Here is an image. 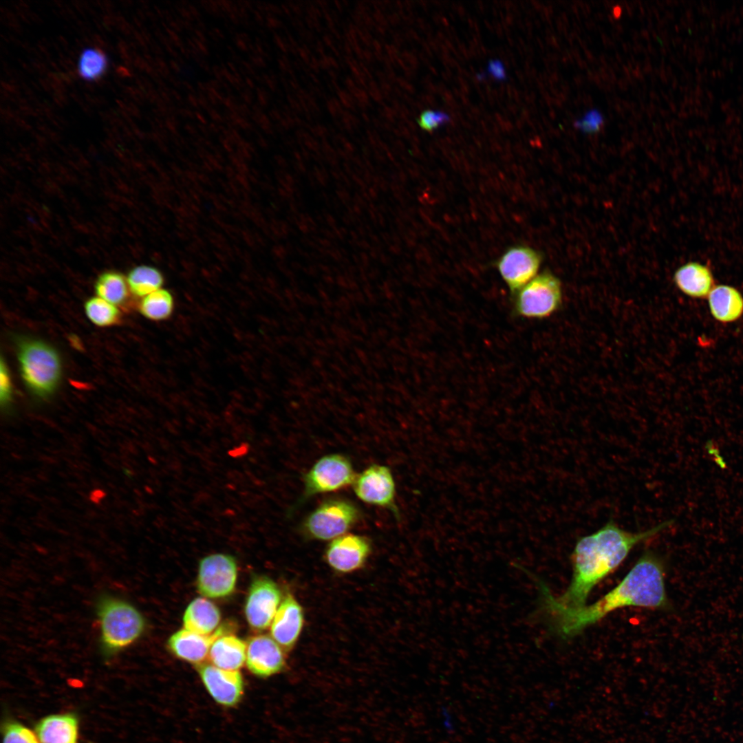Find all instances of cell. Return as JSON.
Instances as JSON below:
<instances>
[{"mask_svg": "<svg viewBox=\"0 0 743 743\" xmlns=\"http://www.w3.org/2000/svg\"><path fill=\"white\" fill-rule=\"evenodd\" d=\"M535 583L539 597L531 617H540L550 630L567 639L581 634L612 612L625 607L669 610L665 584V565L660 557L645 551L617 585L590 605L576 608L560 606L550 588L539 577L525 571Z\"/></svg>", "mask_w": 743, "mask_h": 743, "instance_id": "obj_1", "label": "cell"}, {"mask_svg": "<svg viewBox=\"0 0 743 743\" xmlns=\"http://www.w3.org/2000/svg\"><path fill=\"white\" fill-rule=\"evenodd\" d=\"M673 524L663 521L646 530L632 532L612 519L596 532L577 541L571 554L572 574L559 596L552 594L560 606L576 608L586 604L592 591L623 562L637 545L654 537Z\"/></svg>", "mask_w": 743, "mask_h": 743, "instance_id": "obj_2", "label": "cell"}, {"mask_svg": "<svg viewBox=\"0 0 743 743\" xmlns=\"http://www.w3.org/2000/svg\"><path fill=\"white\" fill-rule=\"evenodd\" d=\"M94 612L98 624L99 653L106 662L131 647L146 632L147 622L142 613L120 596L100 593L95 600Z\"/></svg>", "mask_w": 743, "mask_h": 743, "instance_id": "obj_3", "label": "cell"}, {"mask_svg": "<svg viewBox=\"0 0 743 743\" xmlns=\"http://www.w3.org/2000/svg\"><path fill=\"white\" fill-rule=\"evenodd\" d=\"M17 357L28 389L40 398L51 395L59 384L62 371L56 350L43 341L22 338L17 342Z\"/></svg>", "mask_w": 743, "mask_h": 743, "instance_id": "obj_4", "label": "cell"}, {"mask_svg": "<svg viewBox=\"0 0 743 743\" xmlns=\"http://www.w3.org/2000/svg\"><path fill=\"white\" fill-rule=\"evenodd\" d=\"M361 517L358 508L351 501L331 497L321 502L303 521L300 530L307 539L333 540L354 526Z\"/></svg>", "mask_w": 743, "mask_h": 743, "instance_id": "obj_5", "label": "cell"}, {"mask_svg": "<svg viewBox=\"0 0 743 743\" xmlns=\"http://www.w3.org/2000/svg\"><path fill=\"white\" fill-rule=\"evenodd\" d=\"M513 311L518 317L543 319L561 306L560 279L550 271H543L513 294Z\"/></svg>", "mask_w": 743, "mask_h": 743, "instance_id": "obj_6", "label": "cell"}, {"mask_svg": "<svg viewBox=\"0 0 743 743\" xmlns=\"http://www.w3.org/2000/svg\"><path fill=\"white\" fill-rule=\"evenodd\" d=\"M356 475L351 461L340 453H331L319 458L303 477V491L296 504L288 511H293L310 497L318 494L332 493L353 484Z\"/></svg>", "mask_w": 743, "mask_h": 743, "instance_id": "obj_7", "label": "cell"}, {"mask_svg": "<svg viewBox=\"0 0 743 743\" xmlns=\"http://www.w3.org/2000/svg\"><path fill=\"white\" fill-rule=\"evenodd\" d=\"M238 575L235 558L228 554L214 553L199 563L197 589L203 596L224 599L235 591Z\"/></svg>", "mask_w": 743, "mask_h": 743, "instance_id": "obj_8", "label": "cell"}, {"mask_svg": "<svg viewBox=\"0 0 743 743\" xmlns=\"http://www.w3.org/2000/svg\"><path fill=\"white\" fill-rule=\"evenodd\" d=\"M281 601V592L275 581L263 575L254 577L244 604L248 625L256 631L266 629L271 625Z\"/></svg>", "mask_w": 743, "mask_h": 743, "instance_id": "obj_9", "label": "cell"}, {"mask_svg": "<svg viewBox=\"0 0 743 743\" xmlns=\"http://www.w3.org/2000/svg\"><path fill=\"white\" fill-rule=\"evenodd\" d=\"M356 497L365 503L391 510L397 519L396 484L389 467L374 464L356 475L352 484Z\"/></svg>", "mask_w": 743, "mask_h": 743, "instance_id": "obj_10", "label": "cell"}, {"mask_svg": "<svg viewBox=\"0 0 743 743\" xmlns=\"http://www.w3.org/2000/svg\"><path fill=\"white\" fill-rule=\"evenodd\" d=\"M542 257L523 245L507 249L496 262L497 269L512 295L537 275Z\"/></svg>", "mask_w": 743, "mask_h": 743, "instance_id": "obj_11", "label": "cell"}, {"mask_svg": "<svg viewBox=\"0 0 743 743\" xmlns=\"http://www.w3.org/2000/svg\"><path fill=\"white\" fill-rule=\"evenodd\" d=\"M372 552L370 540L363 535L345 534L328 544L325 559L335 572L342 574L355 572L367 562Z\"/></svg>", "mask_w": 743, "mask_h": 743, "instance_id": "obj_12", "label": "cell"}, {"mask_svg": "<svg viewBox=\"0 0 743 743\" xmlns=\"http://www.w3.org/2000/svg\"><path fill=\"white\" fill-rule=\"evenodd\" d=\"M200 678L212 698L225 707L238 704L244 693V681L239 670H227L212 664L197 665Z\"/></svg>", "mask_w": 743, "mask_h": 743, "instance_id": "obj_13", "label": "cell"}, {"mask_svg": "<svg viewBox=\"0 0 743 743\" xmlns=\"http://www.w3.org/2000/svg\"><path fill=\"white\" fill-rule=\"evenodd\" d=\"M284 652L271 636L263 634L252 636L247 642V668L259 678L276 675L286 667Z\"/></svg>", "mask_w": 743, "mask_h": 743, "instance_id": "obj_14", "label": "cell"}, {"mask_svg": "<svg viewBox=\"0 0 743 743\" xmlns=\"http://www.w3.org/2000/svg\"><path fill=\"white\" fill-rule=\"evenodd\" d=\"M304 624V613L301 604L291 594L282 599L270 625V636L285 652L296 645Z\"/></svg>", "mask_w": 743, "mask_h": 743, "instance_id": "obj_15", "label": "cell"}, {"mask_svg": "<svg viewBox=\"0 0 743 743\" xmlns=\"http://www.w3.org/2000/svg\"><path fill=\"white\" fill-rule=\"evenodd\" d=\"M232 626L224 624L210 635H202L186 629L173 633L167 640L166 646L177 658L199 665L207 657L213 643L221 635L229 632Z\"/></svg>", "mask_w": 743, "mask_h": 743, "instance_id": "obj_16", "label": "cell"}, {"mask_svg": "<svg viewBox=\"0 0 743 743\" xmlns=\"http://www.w3.org/2000/svg\"><path fill=\"white\" fill-rule=\"evenodd\" d=\"M34 731L41 743H80V720L75 712L47 715L35 723Z\"/></svg>", "mask_w": 743, "mask_h": 743, "instance_id": "obj_17", "label": "cell"}, {"mask_svg": "<svg viewBox=\"0 0 743 743\" xmlns=\"http://www.w3.org/2000/svg\"><path fill=\"white\" fill-rule=\"evenodd\" d=\"M706 299L711 316L719 323H734L743 316V294L733 286L715 285Z\"/></svg>", "mask_w": 743, "mask_h": 743, "instance_id": "obj_18", "label": "cell"}, {"mask_svg": "<svg viewBox=\"0 0 743 743\" xmlns=\"http://www.w3.org/2000/svg\"><path fill=\"white\" fill-rule=\"evenodd\" d=\"M676 286L689 297L707 298L715 286L713 274L707 266L691 261L679 267L673 277Z\"/></svg>", "mask_w": 743, "mask_h": 743, "instance_id": "obj_19", "label": "cell"}, {"mask_svg": "<svg viewBox=\"0 0 743 743\" xmlns=\"http://www.w3.org/2000/svg\"><path fill=\"white\" fill-rule=\"evenodd\" d=\"M247 643L229 632L212 644L208 658L211 664L223 669L239 670L246 662Z\"/></svg>", "mask_w": 743, "mask_h": 743, "instance_id": "obj_20", "label": "cell"}, {"mask_svg": "<svg viewBox=\"0 0 743 743\" xmlns=\"http://www.w3.org/2000/svg\"><path fill=\"white\" fill-rule=\"evenodd\" d=\"M182 621L184 629L202 635H210L218 628L221 612L212 601L197 597L186 607Z\"/></svg>", "mask_w": 743, "mask_h": 743, "instance_id": "obj_21", "label": "cell"}, {"mask_svg": "<svg viewBox=\"0 0 743 743\" xmlns=\"http://www.w3.org/2000/svg\"><path fill=\"white\" fill-rule=\"evenodd\" d=\"M94 288L98 297L117 305L126 301L130 290L127 279L116 271H106L100 274Z\"/></svg>", "mask_w": 743, "mask_h": 743, "instance_id": "obj_22", "label": "cell"}, {"mask_svg": "<svg viewBox=\"0 0 743 743\" xmlns=\"http://www.w3.org/2000/svg\"><path fill=\"white\" fill-rule=\"evenodd\" d=\"M175 308V301L171 293L165 289H159L144 297L139 304V311L145 318L155 321H164L171 317Z\"/></svg>", "mask_w": 743, "mask_h": 743, "instance_id": "obj_23", "label": "cell"}, {"mask_svg": "<svg viewBox=\"0 0 743 743\" xmlns=\"http://www.w3.org/2000/svg\"><path fill=\"white\" fill-rule=\"evenodd\" d=\"M127 281L130 292L136 296L144 297L160 289L164 278L158 269L148 266H139L129 271Z\"/></svg>", "mask_w": 743, "mask_h": 743, "instance_id": "obj_24", "label": "cell"}, {"mask_svg": "<svg viewBox=\"0 0 743 743\" xmlns=\"http://www.w3.org/2000/svg\"><path fill=\"white\" fill-rule=\"evenodd\" d=\"M108 64L107 56L102 50L96 47H87L79 55L77 72L83 80L95 81L104 76Z\"/></svg>", "mask_w": 743, "mask_h": 743, "instance_id": "obj_25", "label": "cell"}, {"mask_svg": "<svg viewBox=\"0 0 743 743\" xmlns=\"http://www.w3.org/2000/svg\"><path fill=\"white\" fill-rule=\"evenodd\" d=\"M87 318L99 327H109L118 324L121 313L115 305L99 297L89 299L84 305Z\"/></svg>", "mask_w": 743, "mask_h": 743, "instance_id": "obj_26", "label": "cell"}, {"mask_svg": "<svg viewBox=\"0 0 743 743\" xmlns=\"http://www.w3.org/2000/svg\"><path fill=\"white\" fill-rule=\"evenodd\" d=\"M1 732L2 743H41L35 731L10 716L3 720Z\"/></svg>", "mask_w": 743, "mask_h": 743, "instance_id": "obj_27", "label": "cell"}, {"mask_svg": "<svg viewBox=\"0 0 743 743\" xmlns=\"http://www.w3.org/2000/svg\"><path fill=\"white\" fill-rule=\"evenodd\" d=\"M449 116L442 111L427 110L420 115L418 123L426 131H431L434 129L449 121Z\"/></svg>", "mask_w": 743, "mask_h": 743, "instance_id": "obj_28", "label": "cell"}, {"mask_svg": "<svg viewBox=\"0 0 743 743\" xmlns=\"http://www.w3.org/2000/svg\"><path fill=\"white\" fill-rule=\"evenodd\" d=\"M603 123L601 113L596 109H591L581 119L576 120L574 126L584 132L594 133L600 130Z\"/></svg>", "mask_w": 743, "mask_h": 743, "instance_id": "obj_29", "label": "cell"}, {"mask_svg": "<svg viewBox=\"0 0 743 743\" xmlns=\"http://www.w3.org/2000/svg\"><path fill=\"white\" fill-rule=\"evenodd\" d=\"M12 385L10 374L3 357L0 362V399L3 407H7L11 402Z\"/></svg>", "mask_w": 743, "mask_h": 743, "instance_id": "obj_30", "label": "cell"}, {"mask_svg": "<svg viewBox=\"0 0 743 743\" xmlns=\"http://www.w3.org/2000/svg\"><path fill=\"white\" fill-rule=\"evenodd\" d=\"M488 72L498 80H502L506 79V75L503 64L498 60H493L489 61L488 65Z\"/></svg>", "mask_w": 743, "mask_h": 743, "instance_id": "obj_31", "label": "cell"}]
</instances>
